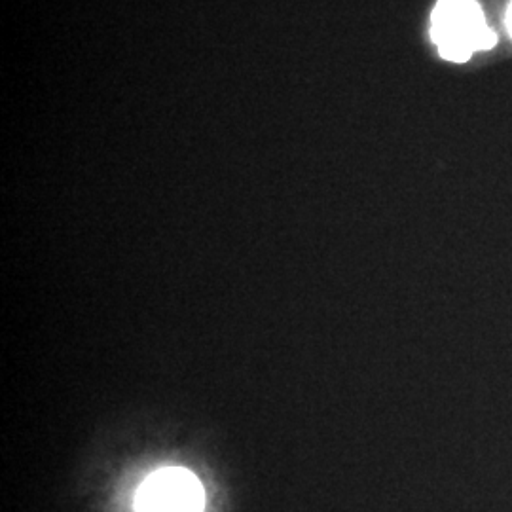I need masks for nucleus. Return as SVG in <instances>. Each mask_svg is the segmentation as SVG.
I'll list each match as a JSON object with an SVG mask.
<instances>
[{
    "label": "nucleus",
    "instance_id": "f03ea898",
    "mask_svg": "<svg viewBox=\"0 0 512 512\" xmlns=\"http://www.w3.org/2000/svg\"><path fill=\"white\" fill-rule=\"evenodd\" d=\"M205 490L198 476L167 467L148 476L135 495V512H203Z\"/></svg>",
    "mask_w": 512,
    "mask_h": 512
},
{
    "label": "nucleus",
    "instance_id": "7ed1b4c3",
    "mask_svg": "<svg viewBox=\"0 0 512 512\" xmlns=\"http://www.w3.org/2000/svg\"><path fill=\"white\" fill-rule=\"evenodd\" d=\"M507 25H509V31H511L512 35V2L511 6H509V18H507Z\"/></svg>",
    "mask_w": 512,
    "mask_h": 512
},
{
    "label": "nucleus",
    "instance_id": "f257e3e1",
    "mask_svg": "<svg viewBox=\"0 0 512 512\" xmlns=\"http://www.w3.org/2000/svg\"><path fill=\"white\" fill-rule=\"evenodd\" d=\"M433 40L444 59L461 63L476 50L494 48L497 37L475 0H440L433 12Z\"/></svg>",
    "mask_w": 512,
    "mask_h": 512
}]
</instances>
